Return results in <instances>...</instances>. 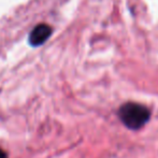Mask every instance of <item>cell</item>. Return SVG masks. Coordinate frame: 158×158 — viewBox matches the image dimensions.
<instances>
[{"label":"cell","instance_id":"cell-1","mask_svg":"<svg viewBox=\"0 0 158 158\" xmlns=\"http://www.w3.org/2000/svg\"><path fill=\"white\" fill-rule=\"evenodd\" d=\"M118 117L128 129L138 130L151 118V111L148 106L137 102L124 103L118 110Z\"/></svg>","mask_w":158,"mask_h":158},{"label":"cell","instance_id":"cell-2","mask_svg":"<svg viewBox=\"0 0 158 158\" xmlns=\"http://www.w3.org/2000/svg\"><path fill=\"white\" fill-rule=\"evenodd\" d=\"M52 35V28L48 24H39L30 31L28 42L31 46H40Z\"/></svg>","mask_w":158,"mask_h":158},{"label":"cell","instance_id":"cell-3","mask_svg":"<svg viewBox=\"0 0 158 158\" xmlns=\"http://www.w3.org/2000/svg\"><path fill=\"white\" fill-rule=\"evenodd\" d=\"M0 158H8V155H6V153L4 152V151L2 150L1 148H0Z\"/></svg>","mask_w":158,"mask_h":158}]
</instances>
